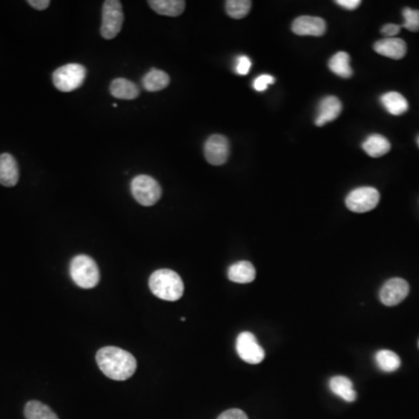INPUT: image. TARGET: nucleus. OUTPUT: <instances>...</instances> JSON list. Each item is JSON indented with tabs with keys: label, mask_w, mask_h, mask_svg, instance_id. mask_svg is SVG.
I'll use <instances>...</instances> for the list:
<instances>
[{
	"label": "nucleus",
	"mask_w": 419,
	"mask_h": 419,
	"mask_svg": "<svg viewBox=\"0 0 419 419\" xmlns=\"http://www.w3.org/2000/svg\"><path fill=\"white\" fill-rule=\"evenodd\" d=\"M96 361L101 372L116 381H125L133 376L138 365L132 354L113 346L98 350Z\"/></svg>",
	"instance_id": "obj_1"
},
{
	"label": "nucleus",
	"mask_w": 419,
	"mask_h": 419,
	"mask_svg": "<svg viewBox=\"0 0 419 419\" xmlns=\"http://www.w3.org/2000/svg\"><path fill=\"white\" fill-rule=\"evenodd\" d=\"M149 288L155 296L168 302L180 300L184 293V283L180 275L171 269H158L149 278Z\"/></svg>",
	"instance_id": "obj_2"
},
{
	"label": "nucleus",
	"mask_w": 419,
	"mask_h": 419,
	"mask_svg": "<svg viewBox=\"0 0 419 419\" xmlns=\"http://www.w3.org/2000/svg\"><path fill=\"white\" fill-rule=\"evenodd\" d=\"M70 275L74 282L83 289L95 288L101 280L97 263L88 256H77L71 260Z\"/></svg>",
	"instance_id": "obj_3"
},
{
	"label": "nucleus",
	"mask_w": 419,
	"mask_h": 419,
	"mask_svg": "<svg viewBox=\"0 0 419 419\" xmlns=\"http://www.w3.org/2000/svg\"><path fill=\"white\" fill-rule=\"evenodd\" d=\"M86 76V69L82 64H66L55 70L53 74V83L57 90L62 92H71L82 86Z\"/></svg>",
	"instance_id": "obj_4"
},
{
	"label": "nucleus",
	"mask_w": 419,
	"mask_h": 419,
	"mask_svg": "<svg viewBox=\"0 0 419 419\" xmlns=\"http://www.w3.org/2000/svg\"><path fill=\"white\" fill-rule=\"evenodd\" d=\"M131 190L136 202L143 206L156 204L161 198V186L148 175L134 177L131 183Z\"/></svg>",
	"instance_id": "obj_5"
},
{
	"label": "nucleus",
	"mask_w": 419,
	"mask_h": 419,
	"mask_svg": "<svg viewBox=\"0 0 419 419\" xmlns=\"http://www.w3.org/2000/svg\"><path fill=\"white\" fill-rule=\"evenodd\" d=\"M123 5L118 0H106L103 6L101 34L106 40L114 39L123 29Z\"/></svg>",
	"instance_id": "obj_6"
},
{
	"label": "nucleus",
	"mask_w": 419,
	"mask_h": 419,
	"mask_svg": "<svg viewBox=\"0 0 419 419\" xmlns=\"http://www.w3.org/2000/svg\"><path fill=\"white\" fill-rule=\"evenodd\" d=\"M380 202V193L370 186L355 189L346 197V206L356 213L372 211Z\"/></svg>",
	"instance_id": "obj_7"
},
{
	"label": "nucleus",
	"mask_w": 419,
	"mask_h": 419,
	"mask_svg": "<svg viewBox=\"0 0 419 419\" xmlns=\"http://www.w3.org/2000/svg\"><path fill=\"white\" fill-rule=\"evenodd\" d=\"M237 352L245 363L258 365L265 359V350L258 345L256 335L251 332H243L237 339Z\"/></svg>",
	"instance_id": "obj_8"
},
{
	"label": "nucleus",
	"mask_w": 419,
	"mask_h": 419,
	"mask_svg": "<svg viewBox=\"0 0 419 419\" xmlns=\"http://www.w3.org/2000/svg\"><path fill=\"white\" fill-rule=\"evenodd\" d=\"M205 158L212 166H221L226 163L230 156V142L226 136L213 134L210 136L204 146Z\"/></svg>",
	"instance_id": "obj_9"
},
{
	"label": "nucleus",
	"mask_w": 419,
	"mask_h": 419,
	"mask_svg": "<svg viewBox=\"0 0 419 419\" xmlns=\"http://www.w3.org/2000/svg\"><path fill=\"white\" fill-rule=\"evenodd\" d=\"M410 287L403 278H391L387 281L380 291V300L387 306H395L403 302L409 293Z\"/></svg>",
	"instance_id": "obj_10"
},
{
	"label": "nucleus",
	"mask_w": 419,
	"mask_h": 419,
	"mask_svg": "<svg viewBox=\"0 0 419 419\" xmlns=\"http://www.w3.org/2000/svg\"><path fill=\"white\" fill-rule=\"evenodd\" d=\"M291 29L301 36H323L326 33V22L319 16H298L293 20Z\"/></svg>",
	"instance_id": "obj_11"
},
{
	"label": "nucleus",
	"mask_w": 419,
	"mask_h": 419,
	"mask_svg": "<svg viewBox=\"0 0 419 419\" xmlns=\"http://www.w3.org/2000/svg\"><path fill=\"white\" fill-rule=\"evenodd\" d=\"M343 111L341 101L334 96L323 98L318 106V116L315 118V125L324 126L325 123H331L339 117Z\"/></svg>",
	"instance_id": "obj_12"
},
{
	"label": "nucleus",
	"mask_w": 419,
	"mask_h": 419,
	"mask_svg": "<svg viewBox=\"0 0 419 419\" xmlns=\"http://www.w3.org/2000/svg\"><path fill=\"white\" fill-rule=\"evenodd\" d=\"M374 49L382 56L389 57L393 60H400L407 54V44L402 39L385 38L375 42Z\"/></svg>",
	"instance_id": "obj_13"
},
{
	"label": "nucleus",
	"mask_w": 419,
	"mask_h": 419,
	"mask_svg": "<svg viewBox=\"0 0 419 419\" xmlns=\"http://www.w3.org/2000/svg\"><path fill=\"white\" fill-rule=\"evenodd\" d=\"M19 181V167L16 158L9 153L0 155V184L4 186H16Z\"/></svg>",
	"instance_id": "obj_14"
},
{
	"label": "nucleus",
	"mask_w": 419,
	"mask_h": 419,
	"mask_svg": "<svg viewBox=\"0 0 419 419\" xmlns=\"http://www.w3.org/2000/svg\"><path fill=\"white\" fill-rule=\"evenodd\" d=\"M256 271L254 266L248 261H240L228 268V278L234 283H251L256 280Z\"/></svg>",
	"instance_id": "obj_15"
},
{
	"label": "nucleus",
	"mask_w": 419,
	"mask_h": 419,
	"mask_svg": "<svg viewBox=\"0 0 419 419\" xmlns=\"http://www.w3.org/2000/svg\"><path fill=\"white\" fill-rule=\"evenodd\" d=\"M111 95L119 99L132 101L140 95V90L136 83L131 82L126 79H116L111 83Z\"/></svg>",
	"instance_id": "obj_16"
},
{
	"label": "nucleus",
	"mask_w": 419,
	"mask_h": 419,
	"mask_svg": "<svg viewBox=\"0 0 419 419\" xmlns=\"http://www.w3.org/2000/svg\"><path fill=\"white\" fill-rule=\"evenodd\" d=\"M148 5L160 16H178L186 10L183 0H149Z\"/></svg>",
	"instance_id": "obj_17"
},
{
	"label": "nucleus",
	"mask_w": 419,
	"mask_h": 419,
	"mask_svg": "<svg viewBox=\"0 0 419 419\" xmlns=\"http://www.w3.org/2000/svg\"><path fill=\"white\" fill-rule=\"evenodd\" d=\"M330 389L334 395H337L346 402H354L356 400L353 382L350 381L348 378L334 376L330 380Z\"/></svg>",
	"instance_id": "obj_18"
},
{
	"label": "nucleus",
	"mask_w": 419,
	"mask_h": 419,
	"mask_svg": "<svg viewBox=\"0 0 419 419\" xmlns=\"http://www.w3.org/2000/svg\"><path fill=\"white\" fill-rule=\"evenodd\" d=\"M391 145L389 140L380 134L369 136L363 143V151L372 158H381L390 151Z\"/></svg>",
	"instance_id": "obj_19"
},
{
	"label": "nucleus",
	"mask_w": 419,
	"mask_h": 419,
	"mask_svg": "<svg viewBox=\"0 0 419 419\" xmlns=\"http://www.w3.org/2000/svg\"><path fill=\"white\" fill-rule=\"evenodd\" d=\"M381 103L385 110L393 116H402L409 108L408 101L398 92H387L381 97Z\"/></svg>",
	"instance_id": "obj_20"
},
{
	"label": "nucleus",
	"mask_w": 419,
	"mask_h": 419,
	"mask_svg": "<svg viewBox=\"0 0 419 419\" xmlns=\"http://www.w3.org/2000/svg\"><path fill=\"white\" fill-rule=\"evenodd\" d=\"M171 83V77L162 70L151 69L142 79L143 88L149 92L161 91Z\"/></svg>",
	"instance_id": "obj_21"
},
{
	"label": "nucleus",
	"mask_w": 419,
	"mask_h": 419,
	"mask_svg": "<svg viewBox=\"0 0 419 419\" xmlns=\"http://www.w3.org/2000/svg\"><path fill=\"white\" fill-rule=\"evenodd\" d=\"M350 55L346 51H339L328 61V68L332 73L341 79H350L353 76V69L350 64Z\"/></svg>",
	"instance_id": "obj_22"
},
{
	"label": "nucleus",
	"mask_w": 419,
	"mask_h": 419,
	"mask_svg": "<svg viewBox=\"0 0 419 419\" xmlns=\"http://www.w3.org/2000/svg\"><path fill=\"white\" fill-rule=\"evenodd\" d=\"M26 419H59L56 413L39 400H29L25 407Z\"/></svg>",
	"instance_id": "obj_23"
},
{
	"label": "nucleus",
	"mask_w": 419,
	"mask_h": 419,
	"mask_svg": "<svg viewBox=\"0 0 419 419\" xmlns=\"http://www.w3.org/2000/svg\"><path fill=\"white\" fill-rule=\"evenodd\" d=\"M375 361L378 368L383 370V372H395V370L400 368V356L394 353L393 350H378L375 355Z\"/></svg>",
	"instance_id": "obj_24"
},
{
	"label": "nucleus",
	"mask_w": 419,
	"mask_h": 419,
	"mask_svg": "<svg viewBox=\"0 0 419 419\" xmlns=\"http://www.w3.org/2000/svg\"><path fill=\"white\" fill-rule=\"evenodd\" d=\"M226 12L233 19H243L252 9V1L249 0H228L225 3Z\"/></svg>",
	"instance_id": "obj_25"
},
{
	"label": "nucleus",
	"mask_w": 419,
	"mask_h": 419,
	"mask_svg": "<svg viewBox=\"0 0 419 419\" xmlns=\"http://www.w3.org/2000/svg\"><path fill=\"white\" fill-rule=\"evenodd\" d=\"M403 16L404 24L402 27L410 32H419V11L407 7L403 10Z\"/></svg>",
	"instance_id": "obj_26"
},
{
	"label": "nucleus",
	"mask_w": 419,
	"mask_h": 419,
	"mask_svg": "<svg viewBox=\"0 0 419 419\" xmlns=\"http://www.w3.org/2000/svg\"><path fill=\"white\" fill-rule=\"evenodd\" d=\"M275 82V79L271 75H261L258 76V79H256L253 86L256 89V91L261 92L265 91L267 86H271Z\"/></svg>",
	"instance_id": "obj_27"
},
{
	"label": "nucleus",
	"mask_w": 419,
	"mask_h": 419,
	"mask_svg": "<svg viewBox=\"0 0 419 419\" xmlns=\"http://www.w3.org/2000/svg\"><path fill=\"white\" fill-rule=\"evenodd\" d=\"M252 66V61L249 60L247 56H240L237 60V66H236V71L239 75H247L249 73V69Z\"/></svg>",
	"instance_id": "obj_28"
},
{
	"label": "nucleus",
	"mask_w": 419,
	"mask_h": 419,
	"mask_svg": "<svg viewBox=\"0 0 419 419\" xmlns=\"http://www.w3.org/2000/svg\"><path fill=\"white\" fill-rule=\"evenodd\" d=\"M218 419H248L246 413H243V410L240 409H230L221 413Z\"/></svg>",
	"instance_id": "obj_29"
},
{
	"label": "nucleus",
	"mask_w": 419,
	"mask_h": 419,
	"mask_svg": "<svg viewBox=\"0 0 419 419\" xmlns=\"http://www.w3.org/2000/svg\"><path fill=\"white\" fill-rule=\"evenodd\" d=\"M400 29H402V26L395 25V24H388V25L382 27L381 33L385 35L387 38H395L400 33Z\"/></svg>",
	"instance_id": "obj_30"
},
{
	"label": "nucleus",
	"mask_w": 419,
	"mask_h": 419,
	"mask_svg": "<svg viewBox=\"0 0 419 419\" xmlns=\"http://www.w3.org/2000/svg\"><path fill=\"white\" fill-rule=\"evenodd\" d=\"M335 3H337L339 6L344 7L346 10L350 11L356 10V9L361 5V1H360V0H337Z\"/></svg>",
	"instance_id": "obj_31"
},
{
	"label": "nucleus",
	"mask_w": 419,
	"mask_h": 419,
	"mask_svg": "<svg viewBox=\"0 0 419 419\" xmlns=\"http://www.w3.org/2000/svg\"><path fill=\"white\" fill-rule=\"evenodd\" d=\"M27 3H29L33 9L39 11L46 10V9H48L49 5H51V1H49V0H29Z\"/></svg>",
	"instance_id": "obj_32"
},
{
	"label": "nucleus",
	"mask_w": 419,
	"mask_h": 419,
	"mask_svg": "<svg viewBox=\"0 0 419 419\" xmlns=\"http://www.w3.org/2000/svg\"><path fill=\"white\" fill-rule=\"evenodd\" d=\"M417 145H418V147H419V136H418V138H417Z\"/></svg>",
	"instance_id": "obj_33"
},
{
	"label": "nucleus",
	"mask_w": 419,
	"mask_h": 419,
	"mask_svg": "<svg viewBox=\"0 0 419 419\" xmlns=\"http://www.w3.org/2000/svg\"><path fill=\"white\" fill-rule=\"evenodd\" d=\"M418 345H419V343H418Z\"/></svg>",
	"instance_id": "obj_34"
}]
</instances>
